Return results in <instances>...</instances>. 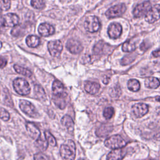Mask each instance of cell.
<instances>
[{
    "mask_svg": "<svg viewBox=\"0 0 160 160\" xmlns=\"http://www.w3.org/2000/svg\"><path fill=\"white\" fill-rule=\"evenodd\" d=\"M126 144L124 139L119 135H114L108 139L104 141V145L106 147L115 149L119 148H122Z\"/></svg>",
    "mask_w": 160,
    "mask_h": 160,
    "instance_id": "3",
    "label": "cell"
},
{
    "mask_svg": "<svg viewBox=\"0 0 160 160\" xmlns=\"http://www.w3.org/2000/svg\"><path fill=\"white\" fill-rule=\"evenodd\" d=\"M36 147L41 151H44L47 149L48 146V142L44 135H40V136L36 139L34 142Z\"/></svg>",
    "mask_w": 160,
    "mask_h": 160,
    "instance_id": "19",
    "label": "cell"
},
{
    "mask_svg": "<svg viewBox=\"0 0 160 160\" xmlns=\"http://www.w3.org/2000/svg\"><path fill=\"white\" fill-rule=\"evenodd\" d=\"M102 81H103V82L104 83V84H108V82H109V78H108V77H106V76H105L104 78V79H103V80H102Z\"/></svg>",
    "mask_w": 160,
    "mask_h": 160,
    "instance_id": "42",
    "label": "cell"
},
{
    "mask_svg": "<svg viewBox=\"0 0 160 160\" xmlns=\"http://www.w3.org/2000/svg\"><path fill=\"white\" fill-rule=\"evenodd\" d=\"M111 48L108 44L102 41H99L94 46L92 51L96 55H102L108 53Z\"/></svg>",
    "mask_w": 160,
    "mask_h": 160,
    "instance_id": "11",
    "label": "cell"
},
{
    "mask_svg": "<svg viewBox=\"0 0 160 160\" xmlns=\"http://www.w3.org/2000/svg\"><path fill=\"white\" fill-rule=\"evenodd\" d=\"M126 149L123 148L115 149L109 152L108 154V160H121L126 154Z\"/></svg>",
    "mask_w": 160,
    "mask_h": 160,
    "instance_id": "15",
    "label": "cell"
},
{
    "mask_svg": "<svg viewBox=\"0 0 160 160\" xmlns=\"http://www.w3.org/2000/svg\"><path fill=\"white\" fill-rule=\"evenodd\" d=\"M54 28L50 24L42 23L38 27V32L42 36L47 37L54 34Z\"/></svg>",
    "mask_w": 160,
    "mask_h": 160,
    "instance_id": "17",
    "label": "cell"
},
{
    "mask_svg": "<svg viewBox=\"0 0 160 160\" xmlns=\"http://www.w3.org/2000/svg\"><path fill=\"white\" fill-rule=\"evenodd\" d=\"M79 160H84V159H79Z\"/></svg>",
    "mask_w": 160,
    "mask_h": 160,
    "instance_id": "46",
    "label": "cell"
},
{
    "mask_svg": "<svg viewBox=\"0 0 160 160\" xmlns=\"http://www.w3.org/2000/svg\"><path fill=\"white\" fill-rule=\"evenodd\" d=\"M61 124L66 128L69 133H72L74 131V122L71 117L65 115L61 119Z\"/></svg>",
    "mask_w": 160,
    "mask_h": 160,
    "instance_id": "20",
    "label": "cell"
},
{
    "mask_svg": "<svg viewBox=\"0 0 160 160\" xmlns=\"http://www.w3.org/2000/svg\"><path fill=\"white\" fill-rule=\"evenodd\" d=\"M48 49L52 56L58 57L62 52V44L59 40L51 41L48 44Z\"/></svg>",
    "mask_w": 160,
    "mask_h": 160,
    "instance_id": "9",
    "label": "cell"
},
{
    "mask_svg": "<svg viewBox=\"0 0 160 160\" xmlns=\"http://www.w3.org/2000/svg\"><path fill=\"white\" fill-rule=\"evenodd\" d=\"M152 56H153L154 57H156V58L160 57V49L154 51L152 52Z\"/></svg>",
    "mask_w": 160,
    "mask_h": 160,
    "instance_id": "39",
    "label": "cell"
},
{
    "mask_svg": "<svg viewBox=\"0 0 160 160\" xmlns=\"http://www.w3.org/2000/svg\"><path fill=\"white\" fill-rule=\"evenodd\" d=\"M132 112L136 118H141L148 112V106L144 103H137L132 106Z\"/></svg>",
    "mask_w": 160,
    "mask_h": 160,
    "instance_id": "12",
    "label": "cell"
},
{
    "mask_svg": "<svg viewBox=\"0 0 160 160\" xmlns=\"http://www.w3.org/2000/svg\"><path fill=\"white\" fill-rule=\"evenodd\" d=\"M160 19V4L151 8L145 16V20L149 23H154Z\"/></svg>",
    "mask_w": 160,
    "mask_h": 160,
    "instance_id": "8",
    "label": "cell"
},
{
    "mask_svg": "<svg viewBox=\"0 0 160 160\" xmlns=\"http://www.w3.org/2000/svg\"><path fill=\"white\" fill-rule=\"evenodd\" d=\"M13 87L16 92L19 94L25 96L30 92V86L28 81L23 78H18L14 80Z\"/></svg>",
    "mask_w": 160,
    "mask_h": 160,
    "instance_id": "2",
    "label": "cell"
},
{
    "mask_svg": "<svg viewBox=\"0 0 160 160\" xmlns=\"http://www.w3.org/2000/svg\"><path fill=\"white\" fill-rule=\"evenodd\" d=\"M128 88L129 90L133 92H136L140 89V83L137 79H129L128 82Z\"/></svg>",
    "mask_w": 160,
    "mask_h": 160,
    "instance_id": "25",
    "label": "cell"
},
{
    "mask_svg": "<svg viewBox=\"0 0 160 160\" xmlns=\"http://www.w3.org/2000/svg\"><path fill=\"white\" fill-rule=\"evenodd\" d=\"M11 6L10 0H0V11H7Z\"/></svg>",
    "mask_w": 160,
    "mask_h": 160,
    "instance_id": "32",
    "label": "cell"
},
{
    "mask_svg": "<svg viewBox=\"0 0 160 160\" xmlns=\"http://www.w3.org/2000/svg\"><path fill=\"white\" fill-rule=\"evenodd\" d=\"M4 26V16L0 14V29Z\"/></svg>",
    "mask_w": 160,
    "mask_h": 160,
    "instance_id": "41",
    "label": "cell"
},
{
    "mask_svg": "<svg viewBox=\"0 0 160 160\" xmlns=\"http://www.w3.org/2000/svg\"><path fill=\"white\" fill-rule=\"evenodd\" d=\"M101 26L99 19L95 16H88L84 21V27L85 29L89 32H95L98 31Z\"/></svg>",
    "mask_w": 160,
    "mask_h": 160,
    "instance_id": "4",
    "label": "cell"
},
{
    "mask_svg": "<svg viewBox=\"0 0 160 160\" xmlns=\"http://www.w3.org/2000/svg\"><path fill=\"white\" fill-rule=\"evenodd\" d=\"M100 88V85L98 83L94 82L88 81L84 84V89L87 92L91 94H94L97 93Z\"/></svg>",
    "mask_w": 160,
    "mask_h": 160,
    "instance_id": "21",
    "label": "cell"
},
{
    "mask_svg": "<svg viewBox=\"0 0 160 160\" xmlns=\"http://www.w3.org/2000/svg\"><path fill=\"white\" fill-rule=\"evenodd\" d=\"M27 45L31 48H36L40 43V39L34 35H29L26 39Z\"/></svg>",
    "mask_w": 160,
    "mask_h": 160,
    "instance_id": "24",
    "label": "cell"
},
{
    "mask_svg": "<svg viewBox=\"0 0 160 160\" xmlns=\"http://www.w3.org/2000/svg\"><path fill=\"white\" fill-rule=\"evenodd\" d=\"M34 92L38 98L40 99H44L46 98V94L41 87L39 86H36V88H34Z\"/></svg>",
    "mask_w": 160,
    "mask_h": 160,
    "instance_id": "30",
    "label": "cell"
},
{
    "mask_svg": "<svg viewBox=\"0 0 160 160\" xmlns=\"http://www.w3.org/2000/svg\"><path fill=\"white\" fill-rule=\"evenodd\" d=\"M66 46L67 49L72 54L79 53L82 50L81 44L78 41L74 39H69L67 41Z\"/></svg>",
    "mask_w": 160,
    "mask_h": 160,
    "instance_id": "14",
    "label": "cell"
},
{
    "mask_svg": "<svg viewBox=\"0 0 160 160\" xmlns=\"http://www.w3.org/2000/svg\"><path fill=\"white\" fill-rule=\"evenodd\" d=\"M31 4L34 8L40 9L44 7L45 2L44 0H31Z\"/></svg>",
    "mask_w": 160,
    "mask_h": 160,
    "instance_id": "29",
    "label": "cell"
},
{
    "mask_svg": "<svg viewBox=\"0 0 160 160\" xmlns=\"http://www.w3.org/2000/svg\"><path fill=\"white\" fill-rule=\"evenodd\" d=\"M18 22L19 18L14 13H8L4 16V26L6 27H15Z\"/></svg>",
    "mask_w": 160,
    "mask_h": 160,
    "instance_id": "16",
    "label": "cell"
},
{
    "mask_svg": "<svg viewBox=\"0 0 160 160\" xmlns=\"http://www.w3.org/2000/svg\"><path fill=\"white\" fill-rule=\"evenodd\" d=\"M151 8V4L149 1H144L138 4L133 10V16L135 18H141L146 16L147 12Z\"/></svg>",
    "mask_w": 160,
    "mask_h": 160,
    "instance_id": "7",
    "label": "cell"
},
{
    "mask_svg": "<svg viewBox=\"0 0 160 160\" xmlns=\"http://www.w3.org/2000/svg\"><path fill=\"white\" fill-rule=\"evenodd\" d=\"M7 64V60L2 57H0V68H4Z\"/></svg>",
    "mask_w": 160,
    "mask_h": 160,
    "instance_id": "38",
    "label": "cell"
},
{
    "mask_svg": "<svg viewBox=\"0 0 160 160\" xmlns=\"http://www.w3.org/2000/svg\"><path fill=\"white\" fill-rule=\"evenodd\" d=\"M149 46H150V45L149 44V42H148L146 41H143L140 44V49H141V50L145 51L149 48Z\"/></svg>",
    "mask_w": 160,
    "mask_h": 160,
    "instance_id": "37",
    "label": "cell"
},
{
    "mask_svg": "<svg viewBox=\"0 0 160 160\" xmlns=\"http://www.w3.org/2000/svg\"><path fill=\"white\" fill-rule=\"evenodd\" d=\"M114 108L112 107H108L104 109L103 112V116L106 119H109L112 117V116L114 115Z\"/></svg>",
    "mask_w": 160,
    "mask_h": 160,
    "instance_id": "31",
    "label": "cell"
},
{
    "mask_svg": "<svg viewBox=\"0 0 160 160\" xmlns=\"http://www.w3.org/2000/svg\"><path fill=\"white\" fill-rule=\"evenodd\" d=\"M135 56H133L132 54H129L127 56H125L121 60V64L122 65H127L128 64H130L131 62H132L135 59Z\"/></svg>",
    "mask_w": 160,
    "mask_h": 160,
    "instance_id": "33",
    "label": "cell"
},
{
    "mask_svg": "<svg viewBox=\"0 0 160 160\" xmlns=\"http://www.w3.org/2000/svg\"><path fill=\"white\" fill-rule=\"evenodd\" d=\"M122 32V27L120 24L113 22L109 24L108 33L109 36L112 39H117L120 36Z\"/></svg>",
    "mask_w": 160,
    "mask_h": 160,
    "instance_id": "13",
    "label": "cell"
},
{
    "mask_svg": "<svg viewBox=\"0 0 160 160\" xmlns=\"http://www.w3.org/2000/svg\"><path fill=\"white\" fill-rule=\"evenodd\" d=\"M14 68L15 69V71L19 73V74H21L24 76H26V77H30L32 75V72L31 71H29L28 69L27 68H23L22 66H18L17 64L14 65Z\"/></svg>",
    "mask_w": 160,
    "mask_h": 160,
    "instance_id": "27",
    "label": "cell"
},
{
    "mask_svg": "<svg viewBox=\"0 0 160 160\" xmlns=\"http://www.w3.org/2000/svg\"><path fill=\"white\" fill-rule=\"evenodd\" d=\"M156 100L158 102H160V96H158V97H156Z\"/></svg>",
    "mask_w": 160,
    "mask_h": 160,
    "instance_id": "44",
    "label": "cell"
},
{
    "mask_svg": "<svg viewBox=\"0 0 160 160\" xmlns=\"http://www.w3.org/2000/svg\"><path fill=\"white\" fill-rule=\"evenodd\" d=\"M27 131L31 138L37 139L41 135V132L37 126L32 122H28L26 124Z\"/></svg>",
    "mask_w": 160,
    "mask_h": 160,
    "instance_id": "18",
    "label": "cell"
},
{
    "mask_svg": "<svg viewBox=\"0 0 160 160\" xmlns=\"http://www.w3.org/2000/svg\"><path fill=\"white\" fill-rule=\"evenodd\" d=\"M154 139H156V141H160V131L157 132L154 136Z\"/></svg>",
    "mask_w": 160,
    "mask_h": 160,
    "instance_id": "40",
    "label": "cell"
},
{
    "mask_svg": "<svg viewBox=\"0 0 160 160\" xmlns=\"http://www.w3.org/2000/svg\"><path fill=\"white\" fill-rule=\"evenodd\" d=\"M126 10L124 4H119L110 8L106 12L105 15L108 18H114L122 15Z\"/></svg>",
    "mask_w": 160,
    "mask_h": 160,
    "instance_id": "6",
    "label": "cell"
},
{
    "mask_svg": "<svg viewBox=\"0 0 160 160\" xmlns=\"http://www.w3.org/2000/svg\"><path fill=\"white\" fill-rule=\"evenodd\" d=\"M44 136L48 142V144H49L52 146H56V141L54 137L51 134V133L49 131H45L44 132Z\"/></svg>",
    "mask_w": 160,
    "mask_h": 160,
    "instance_id": "28",
    "label": "cell"
},
{
    "mask_svg": "<svg viewBox=\"0 0 160 160\" xmlns=\"http://www.w3.org/2000/svg\"><path fill=\"white\" fill-rule=\"evenodd\" d=\"M1 47H2V42L0 41V49L1 48Z\"/></svg>",
    "mask_w": 160,
    "mask_h": 160,
    "instance_id": "45",
    "label": "cell"
},
{
    "mask_svg": "<svg viewBox=\"0 0 160 160\" xmlns=\"http://www.w3.org/2000/svg\"><path fill=\"white\" fill-rule=\"evenodd\" d=\"M0 118L5 121H8L10 118L9 112L2 108H0Z\"/></svg>",
    "mask_w": 160,
    "mask_h": 160,
    "instance_id": "34",
    "label": "cell"
},
{
    "mask_svg": "<svg viewBox=\"0 0 160 160\" xmlns=\"http://www.w3.org/2000/svg\"><path fill=\"white\" fill-rule=\"evenodd\" d=\"M19 108L28 116L36 118L38 115V112L34 105L29 101L26 100H21L19 102Z\"/></svg>",
    "mask_w": 160,
    "mask_h": 160,
    "instance_id": "5",
    "label": "cell"
},
{
    "mask_svg": "<svg viewBox=\"0 0 160 160\" xmlns=\"http://www.w3.org/2000/svg\"><path fill=\"white\" fill-rule=\"evenodd\" d=\"M34 160H49L47 156L41 152L35 154L34 156Z\"/></svg>",
    "mask_w": 160,
    "mask_h": 160,
    "instance_id": "36",
    "label": "cell"
},
{
    "mask_svg": "<svg viewBox=\"0 0 160 160\" xmlns=\"http://www.w3.org/2000/svg\"><path fill=\"white\" fill-rule=\"evenodd\" d=\"M156 113H157L158 115L160 116V106H159V107H158V108H156Z\"/></svg>",
    "mask_w": 160,
    "mask_h": 160,
    "instance_id": "43",
    "label": "cell"
},
{
    "mask_svg": "<svg viewBox=\"0 0 160 160\" xmlns=\"http://www.w3.org/2000/svg\"><path fill=\"white\" fill-rule=\"evenodd\" d=\"M144 84L146 88L150 89H156L160 86V81L156 78L149 77L146 79Z\"/></svg>",
    "mask_w": 160,
    "mask_h": 160,
    "instance_id": "22",
    "label": "cell"
},
{
    "mask_svg": "<svg viewBox=\"0 0 160 160\" xmlns=\"http://www.w3.org/2000/svg\"><path fill=\"white\" fill-rule=\"evenodd\" d=\"M136 48V44L132 41H128L125 42L122 46V50L124 52H131L134 51Z\"/></svg>",
    "mask_w": 160,
    "mask_h": 160,
    "instance_id": "26",
    "label": "cell"
},
{
    "mask_svg": "<svg viewBox=\"0 0 160 160\" xmlns=\"http://www.w3.org/2000/svg\"><path fill=\"white\" fill-rule=\"evenodd\" d=\"M52 90L54 98H66L67 96L63 84L58 80H56L53 82Z\"/></svg>",
    "mask_w": 160,
    "mask_h": 160,
    "instance_id": "10",
    "label": "cell"
},
{
    "mask_svg": "<svg viewBox=\"0 0 160 160\" xmlns=\"http://www.w3.org/2000/svg\"><path fill=\"white\" fill-rule=\"evenodd\" d=\"M112 126L111 125H107V124H103L101 126H100L96 131V134L98 136L102 137L106 136L109 133H110L112 130Z\"/></svg>",
    "mask_w": 160,
    "mask_h": 160,
    "instance_id": "23",
    "label": "cell"
},
{
    "mask_svg": "<svg viewBox=\"0 0 160 160\" xmlns=\"http://www.w3.org/2000/svg\"><path fill=\"white\" fill-rule=\"evenodd\" d=\"M110 94L112 97H118L121 94V91L119 88L114 87L110 90Z\"/></svg>",
    "mask_w": 160,
    "mask_h": 160,
    "instance_id": "35",
    "label": "cell"
},
{
    "mask_svg": "<svg viewBox=\"0 0 160 160\" xmlns=\"http://www.w3.org/2000/svg\"><path fill=\"white\" fill-rule=\"evenodd\" d=\"M60 154L62 160H74L76 145L72 140H68L60 148Z\"/></svg>",
    "mask_w": 160,
    "mask_h": 160,
    "instance_id": "1",
    "label": "cell"
}]
</instances>
